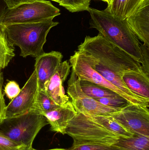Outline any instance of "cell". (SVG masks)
<instances>
[{"mask_svg":"<svg viewBox=\"0 0 149 150\" xmlns=\"http://www.w3.org/2000/svg\"><path fill=\"white\" fill-rule=\"evenodd\" d=\"M69 150H125L116 146L106 145H86L71 148Z\"/></svg>","mask_w":149,"mask_h":150,"instance_id":"25","label":"cell"},{"mask_svg":"<svg viewBox=\"0 0 149 150\" xmlns=\"http://www.w3.org/2000/svg\"><path fill=\"white\" fill-rule=\"evenodd\" d=\"M14 46L8 39L3 27L0 25V72L8 67L15 56Z\"/></svg>","mask_w":149,"mask_h":150,"instance_id":"19","label":"cell"},{"mask_svg":"<svg viewBox=\"0 0 149 150\" xmlns=\"http://www.w3.org/2000/svg\"><path fill=\"white\" fill-rule=\"evenodd\" d=\"M60 1H61V0H60ZM60 3H61V2H60Z\"/></svg>","mask_w":149,"mask_h":150,"instance_id":"35","label":"cell"},{"mask_svg":"<svg viewBox=\"0 0 149 150\" xmlns=\"http://www.w3.org/2000/svg\"><path fill=\"white\" fill-rule=\"evenodd\" d=\"M113 145L125 150H149V137L134 134L129 138H120Z\"/></svg>","mask_w":149,"mask_h":150,"instance_id":"18","label":"cell"},{"mask_svg":"<svg viewBox=\"0 0 149 150\" xmlns=\"http://www.w3.org/2000/svg\"><path fill=\"white\" fill-rule=\"evenodd\" d=\"M38 91L37 76L35 70L19 94L6 106L4 118L17 116L28 112L34 103Z\"/></svg>","mask_w":149,"mask_h":150,"instance_id":"9","label":"cell"},{"mask_svg":"<svg viewBox=\"0 0 149 150\" xmlns=\"http://www.w3.org/2000/svg\"><path fill=\"white\" fill-rule=\"evenodd\" d=\"M141 49L142 57V67L144 72L149 75V47L141 44Z\"/></svg>","mask_w":149,"mask_h":150,"instance_id":"26","label":"cell"},{"mask_svg":"<svg viewBox=\"0 0 149 150\" xmlns=\"http://www.w3.org/2000/svg\"></svg>","mask_w":149,"mask_h":150,"instance_id":"36","label":"cell"},{"mask_svg":"<svg viewBox=\"0 0 149 150\" xmlns=\"http://www.w3.org/2000/svg\"><path fill=\"white\" fill-rule=\"evenodd\" d=\"M66 133L73 140L71 148L86 145H112L121 138L89 115L79 112L70 122Z\"/></svg>","mask_w":149,"mask_h":150,"instance_id":"4","label":"cell"},{"mask_svg":"<svg viewBox=\"0 0 149 150\" xmlns=\"http://www.w3.org/2000/svg\"><path fill=\"white\" fill-rule=\"evenodd\" d=\"M99 1H102L106 2L108 4L110 3L111 0H99Z\"/></svg>","mask_w":149,"mask_h":150,"instance_id":"32","label":"cell"},{"mask_svg":"<svg viewBox=\"0 0 149 150\" xmlns=\"http://www.w3.org/2000/svg\"><path fill=\"white\" fill-rule=\"evenodd\" d=\"M71 68L67 61L61 62L45 86V91L58 105H64L70 101L69 97L65 94L64 83L70 74Z\"/></svg>","mask_w":149,"mask_h":150,"instance_id":"10","label":"cell"},{"mask_svg":"<svg viewBox=\"0 0 149 150\" xmlns=\"http://www.w3.org/2000/svg\"><path fill=\"white\" fill-rule=\"evenodd\" d=\"M7 8V5L3 0H0V18L5 13Z\"/></svg>","mask_w":149,"mask_h":150,"instance_id":"29","label":"cell"},{"mask_svg":"<svg viewBox=\"0 0 149 150\" xmlns=\"http://www.w3.org/2000/svg\"><path fill=\"white\" fill-rule=\"evenodd\" d=\"M90 0H61L59 5L71 12L87 11L90 8Z\"/></svg>","mask_w":149,"mask_h":150,"instance_id":"21","label":"cell"},{"mask_svg":"<svg viewBox=\"0 0 149 150\" xmlns=\"http://www.w3.org/2000/svg\"><path fill=\"white\" fill-rule=\"evenodd\" d=\"M77 114V112L70 100L64 105L59 106L43 115L50 126L51 131L64 135L66 134V129L70 122Z\"/></svg>","mask_w":149,"mask_h":150,"instance_id":"12","label":"cell"},{"mask_svg":"<svg viewBox=\"0 0 149 150\" xmlns=\"http://www.w3.org/2000/svg\"><path fill=\"white\" fill-rule=\"evenodd\" d=\"M60 15L59 9L50 1L34 0L7 8L0 18V25L31 23L50 18Z\"/></svg>","mask_w":149,"mask_h":150,"instance_id":"6","label":"cell"},{"mask_svg":"<svg viewBox=\"0 0 149 150\" xmlns=\"http://www.w3.org/2000/svg\"><path fill=\"white\" fill-rule=\"evenodd\" d=\"M19 85L15 81H9L4 87V92L7 98L12 100L21 91Z\"/></svg>","mask_w":149,"mask_h":150,"instance_id":"24","label":"cell"},{"mask_svg":"<svg viewBox=\"0 0 149 150\" xmlns=\"http://www.w3.org/2000/svg\"><path fill=\"white\" fill-rule=\"evenodd\" d=\"M24 148L23 145L0 134V150H21Z\"/></svg>","mask_w":149,"mask_h":150,"instance_id":"23","label":"cell"},{"mask_svg":"<svg viewBox=\"0 0 149 150\" xmlns=\"http://www.w3.org/2000/svg\"><path fill=\"white\" fill-rule=\"evenodd\" d=\"M59 106L47 95L44 90L38 89L34 103L29 110L43 115Z\"/></svg>","mask_w":149,"mask_h":150,"instance_id":"20","label":"cell"},{"mask_svg":"<svg viewBox=\"0 0 149 150\" xmlns=\"http://www.w3.org/2000/svg\"><path fill=\"white\" fill-rule=\"evenodd\" d=\"M32 150H37L35 149H32ZM67 150L66 149H49V150Z\"/></svg>","mask_w":149,"mask_h":150,"instance_id":"30","label":"cell"},{"mask_svg":"<svg viewBox=\"0 0 149 150\" xmlns=\"http://www.w3.org/2000/svg\"><path fill=\"white\" fill-rule=\"evenodd\" d=\"M107 117L117 122L134 134L149 137L148 107L131 104Z\"/></svg>","mask_w":149,"mask_h":150,"instance_id":"8","label":"cell"},{"mask_svg":"<svg viewBox=\"0 0 149 150\" xmlns=\"http://www.w3.org/2000/svg\"><path fill=\"white\" fill-rule=\"evenodd\" d=\"M144 0H111L105 9L111 15L126 19L133 15Z\"/></svg>","mask_w":149,"mask_h":150,"instance_id":"15","label":"cell"},{"mask_svg":"<svg viewBox=\"0 0 149 150\" xmlns=\"http://www.w3.org/2000/svg\"><path fill=\"white\" fill-rule=\"evenodd\" d=\"M79 81L80 88L83 92L93 98H113L120 96L113 91L95 83L85 80H79Z\"/></svg>","mask_w":149,"mask_h":150,"instance_id":"17","label":"cell"},{"mask_svg":"<svg viewBox=\"0 0 149 150\" xmlns=\"http://www.w3.org/2000/svg\"><path fill=\"white\" fill-rule=\"evenodd\" d=\"M126 20L139 40L149 47V0H144L137 10Z\"/></svg>","mask_w":149,"mask_h":150,"instance_id":"13","label":"cell"},{"mask_svg":"<svg viewBox=\"0 0 149 150\" xmlns=\"http://www.w3.org/2000/svg\"><path fill=\"white\" fill-rule=\"evenodd\" d=\"M77 51L94 70L120 89L131 104L149 107V100L133 93L122 78L129 72L146 73L139 62L99 33L95 37H86Z\"/></svg>","mask_w":149,"mask_h":150,"instance_id":"1","label":"cell"},{"mask_svg":"<svg viewBox=\"0 0 149 150\" xmlns=\"http://www.w3.org/2000/svg\"><path fill=\"white\" fill-rule=\"evenodd\" d=\"M89 116L99 124L104 127L109 132L118 136L120 138H129L134 135V134L129 131L122 125L109 117L103 115Z\"/></svg>","mask_w":149,"mask_h":150,"instance_id":"16","label":"cell"},{"mask_svg":"<svg viewBox=\"0 0 149 150\" xmlns=\"http://www.w3.org/2000/svg\"><path fill=\"white\" fill-rule=\"evenodd\" d=\"M90 28L98 30L105 38L142 64L141 43L126 19H122L104 10L89 8Z\"/></svg>","mask_w":149,"mask_h":150,"instance_id":"2","label":"cell"},{"mask_svg":"<svg viewBox=\"0 0 149 150\" xmlns=\"http://www.w3.org/2000/svg\"><path fill=\"white\" fill-rule=\"evenodd\" d=\"M2 120V119L0 117V123H1V122Z\"/></svg>","mask_w":149,"mask_h":150,"instance_id":"34","label":"cell"},{"mask_svg":"<svg viewBox=\"0 0 149 150\" xmlns=\"http://www.w3.org/2000/svg\"><path fill=\"white\" fill-rule=\"evenodd\" d=\"M122 78L133 93L149 100V75L145 73L129 72L122 75Z\"/></svg>","mask_w":149,"mask_h":150,"instance_id":"14","label":"cell"},{"mask_svg":"<svg viewBox=\"0 0 149 150\" xmlns=\"http://www.w3.org/2000/svg\"><path fill=\"white\" fill-rule=\"evenodd\" d=\"M101 104L106 106L121 110L131 104L128 100L121 96L113 98H101L94 99Z\"/></svg>","mask_w":149,"mask_h":150,"instance_id":"22","label":"cell"},{"mask_svg":"<svg viewBox=\"0 0 149 150\" xmlns=\"http://www.w3.org/2000/svg\"><path fill=\"white\" fill-rule=\"evenodd\" d=\"M33 148H28V147H25V148H23L21 150H32Z\"/></svg>","mask_w":149,"mask_h":150,"instance_id":"31","label":"cell"},{"mask_svg":"<svg viewBox=\"0 0 149 150\" xmlns=\"http://www.w3.org/2000/svg\"><path fill=\"white\" fill-rule=\"evenodd\" d=\"M48 124L44 116L29 110L22 114L3 119L0 134L24 147L31 148L39 131Z\"/></svg>","mask_w":149,"mask_h":150,"instance_id":"5","label":"cell"},{"mask_svg":"<svg viewBox=\"0 0 149 150\" xmlns=\"http://www.w3.org/2000/svg\"><path fill=\"white\" fill-rule=\"evenodd\" d=\"M6 4L8 9L14 8L19 4L34 0H3Z\"/></svg>","mask_w":149,"mask_h":150,"instance_id":"28","label":"cell"},{"mask_svg":"<svg viewBox=\"0 0 149 150\" xmlns=\"http://www.w3.org/2000/svg\"><path fill=\"white\" fill-rule=\"evenodd\" d=\"M63 57L60 52L52 51L36 58L35 70L37 76L38 90L44 91L45 84L62 62Z\"/></svg>","mask_w":149,"mask_h":150,"instance_id":"11","label":"cell"},{"mask_svg":"<svg viewBox=\"0 0 149 150\" xmlns=\"http://www.w3.org/2000/svg\"><path fill=\"white\" fill-rule=\"evenodd\" d=\"M67 84V96L77 113L109 116L121 110L106 106L85 94L80 88L79 79L72 70Z\"/></svg>","mask_w":149,"mask_h":150,"instance_id":"7","label":"cell"},{"mask_svg":"<svg viewBox=\"0 0 149 150\" xmlns=\"http://www.w3.org/2000/svg\"><path fill=\"white\" fill-rule=\"evenodd\" d=\"M53 18L1 25L10 42L20 48V56L23 58L28 56L36 58L44 53L43 47L46 42L47 35L52 27L59 24L53 22Z\"/></svg>","mask_w":149,"mask_h":150,"instance_id":"3","label":"cell"},{"mask_svg":"<svg viewBox=\"0 0 149 150\" xmlns=\"http://www.w3.org/2000/svg\"><path fill=\"white\" fill-rule=\"evenodd\" d=\"M51 1L57 2L59 4L60 3V2H61V1H60V0H51Z\"/></svg>","mask_w":149,"mask_h":150,"instance_id":"33","label":"cell"},{"mask_svg":"<svg viewBox=\"0 0 149 150\" xmlns=\"http://www.w3.org/2000/svg\"><path fill=\"white\" fill-rule=\"evenodd\" d=\"M3 82V73L0 72V117L2 119L4 118L5 116V108L6 107L3 94L2 92Z\"/></svg>","mask_w":149,"mask_h":150,"instance_id":"27","label":"cell"}]
</instances>
